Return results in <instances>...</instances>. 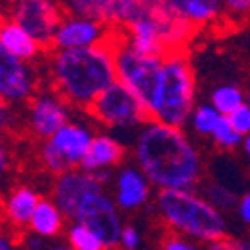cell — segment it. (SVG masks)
<instances>
[{
	"instance_id": "1",
	"label": "cell",
	"mask_w": 250,
	"mask_h": 250,
	"mask_svg": "<svg viewBox=\"0 0 250 250\" xmlns=\"http://www.w3.org/2000/svg\"><path fill=\"white\" fill-rule=\"evenodd\" d=\"M134 156L148 182L160 190H192L202 180V156L182 128L150 120L136 136Z\"/></svg>"
},
{
	"instance_id": "2",
	"label": "cell",
	"mask_w": 250,
	"mask_h": 250,
	"mask_svg": "<svg viewBox=\"0 0 250 250\" xmlns=\"http://www.w3.org/2000/svg\"><path fill=\"white\" fill-rule=\"evenodd\" d=\"M54 92L66 104L86 108L112 86L116 78L114 56L108 44L76 50H54L50 56Z\"/></svg>"
},
{
	"instance_id": "3",
	"label": "cell",
	"mask_w": 250,
	"mask_h": 250,
	"mask_svg": "<svg viewBox=\"0 0 250 250\" xmlns=\"http://www.w3.org/2000/svg\"><path fill=\"white\" fill-rule=\"evenodd\" d=\"M156 210L174 232L202 242L226 238V218L220 210L194 190H158Z\"/></svg>"
},
{
	"instance_id": "4",
	"label": "cell",
	"mask_w": 250,
	"mask_h": 250,
	"mask_svg": "<svg viewBox=\"0 0 250 250\" xmlns=\"http://www.w3.org/2000/svg\"><path fill=\"white\" fill-rule=\"evenodd\" d=\"M196 94V78L190 60L182 52L164 58L160 90L150 112V120L166 124L172 128H182L190 120Z\"/></svg>"
},
{
	"instance_id": "5",
	"label": "cell",
	"mask_w": 250,
	"mask_h": 250,
	"mask_svg": "<svg viewBox=\"0 0 250 250\" xmlns=\"http://www.w3.org/2000/svg\"><path fill=\"white\" fill-rule=\"evenodd\" d=\"M114 56L116 78L122 82L144 106V110L152 112L154 102L160 90V78H162V64L164 58H150L138 54L122 28H112L110 38L106 42Z\"/></svg>"
},
{
	"instance_id": "6",
	"label": "cell",
	"mask_w": 250,
	"mask_h": 250,
	"mask_svg": "<svg viewBox=\"0 0 250 250\" xmlns=\"http://www.w3.org/2000/svg\"><path fill=\"white\" fill-rule=\"evenodd\" d=\"M88 114L110 128H132L150 122L140 100L118 80L90 104Z\"/></svg>"
},
{
	"instance_id": "7",
	"label": "cell",
	"mask_w": 250,
	"mask_h": 250,
	"mask_svg": "<svg viewBox=\"0 0 250 250\" xmlns=\"http://www.w3.org/2000/svg\"><path fill=\"white\" fill-rule=\"evenodd\" d=\"M120 208L116 206L114 198H110L104 190L92 192L82 200L70 220L82 224L104 242L106 248H114L120 244L122 234V222H120Z\"/></svg>"
},
{
	"instance_id": "8",
	"label": "cell",
	"mask_w": 250,
	"mask_h": 250,
	"mask_svg": "<svg viewBox=\"0 0 250 250\" xmlns=\"http://www.w3.org/2000/svg\"><path fill=\"white\" fill-rule=\"evenodd\" d=\"M12 20L22 26L40 48L54 46V36L64 20L62 8L48 0H22L12 8Z\"/></svg>"
},
{
	"instance_id": "9",
	"label": "cell",
	"mask_w": 250,
	"mask_h": 250,
	"mask_svg": "<svg viewBox=\"0 0 250 250\" xmlns=\"http://www.w3.org/2000/svg\"><path fill=\"white\" fill-rule=\"evenodd\" d=\"M36 78L28 62L12 56L0 44V96L6 104H22L34 98Z\"/></svg>"
},
{
	"instance_id": "10",
	"label": "cell",
	"mask_w": 250,
	"mask_h": 250,
	"mask_svg": "<svg viewBox=\"0 0 250 250\" xmlns=\"http://www.w3.org/2000/svg\"><path fill=\"white\" fill-rule=\"evenodd\" d=\"M68 124V104L56 92L34 94L28 106V126L36 138L50 140Z\"/></svg>"
},
{
	"instance_id": "11",
	"label": "cell",
	"mask_w": 250,
	"mask_h": 250,
	"mask_svg": "<svg viewBox=\"0 0 250 250\" xmlns=\"http://www.w3.org/2000/svg\"><path fill=\"white\" fill-rule=\"evenodd\" d=\"M112 28L96 22V20L80 18V16H64L62 24L54 36L56 50H76V48H92L108 42Z\"/></svg>"
},
{
	"instance_id": "12",
	"label": "cell",
	"mask_w": 250,
	"mask_h": 250,
	"mask_svg": "<svg viewBox=\"0 0 250 250\" xmlns=\"http://www.w3.org/2000/svg\"><path fill=\"white\" fill-rule=\"evenodd\" d=\"M104 186L84 170H68L64 174L56 176L54 188H52V200L60 208L64 218H72L76 206L92 192H100Z\"/></svg>"
},
{
	"instance_id": "13",
	"label": "cell",
	"mask_w": 250,
	"mask_h": 250,
	"mask_svg": "<svg viewBox=\"0 0 250 250\" xmlns=\"http://www.w3.org/2000/svg\"><path fill=\"white\" fill-rule=\"evenodd\" d=\"M150 198V182L138 166H124L114 176V202L120 210H136Z\"/></svg>"
},
{
	"instance_id": "14",
	"label": "cell",
	"mask_w": 250,
	"mask_h": 250,
	"mask_svg": "<svg viewBox=\"0 0 250 250\" xmlns=\"http://www.w3.org/2000/svg\"><path fill=\"white\" fill-rule=\"evenodd\" d=\"M92 138H94V134L86 126H80L76 122H68L66 126H62L48 142L60 152V156L66 160L68 168L74 170L76 166H80L82 160L86 158Z\"/></svg>"
},
{
	"instance_id": "15",
	"label": "cell",
	"mask_w": 250,
	"mask_h": 250,
	"mask_svg": "<svg viewBox=\"0 0 250 250\" xmlns=\"http://www.w3.org/2000/svg\"><path fill=\"white\" fill-rule=\"evenodd\" d=\"M122 158H124V146L118 138L108 134H94L88 154L80 164V170L92 174L102 168H110V166L118 164Z\"/></svg>"
},
{
	"instance_id": "16",
	"label": "cell",
	"mask_w": 250,
	"mask_h": 250,
	"mask_svg": "<svg viewBox=\"0 0 250 250\" xmlns=\"http://www.w3.org/2000/svg\"><path fill=\"white\" fill-rule=\"evenodd\" d=\"M0 44L22 62H32L42 50L36 40L14 20H0Z\"/></svg>"
},
{
	"instance_id": "17",
	"label": "cell",
	"mask_w": 250,
	"mask_h": 250,
	"mask_svg": "<svg viewBox=\"0 0 250 250\" xmlns=\"http://www.w3.org/2000/svg\"><path fill=\"white\" fill-rule=\"evenodd\" d=\"M40 202V196L30 186H16L4 200V214L16 226L30 224V218Z\"/></svg>"
},
{
	"instance_id": "18",
	"label": "cell",
	"mask_w": 250,
	"mask_h": 250,
	"mask_svg": "<svg viewBox=\"0 0 250 250\" xmlns=\"http://www.w3.org/2000/svg\"><path fill=\"white\" fill-rule=\"evenodd\" d=\"M64 220H66L64 214L60 212V208L54 204V200L40 198L28 226H30V230L40 238H54L62 232Z\"/></svg>"
},
{
	"instance_id": "19",
	"label": "cell",
	"mask_w": 250,
	"mask_h": 250,
	"mask_svg": "<svg viewBox=\"0 0 250 250\" xmlns=\"http://www.w3.org/2000/svg\"><path fill=\"white\" fill-rule=\"evenodd\" d=\"M170 2L172 8L192 26L214 22L224 10V2H214V0H170Z\"/></svg>"
},
{
	"instance_id": "20",
	"label": "cell",
	"mask_w": 250,
	"mask_h": 250,
	"mask_svg": "<svg viewBox=\"0 0 250 250\" xmlns=\"http://www.w3.org/2000/svg\"><path fill=\"white\" fill-rule=\"evenodd\" d=\"M212 106L220 116H230L236 108H240L244 102V92L234 84H222L212 90L210 94Z\"/></svg>"
},
{
	"instance_id": "21",
	"label": "cell",
	"mask_w": 250,
	"mask_h": 250,
	"mask_svg": "<svg viewBox=\"0 0 250 250\" xmlns=\"http://www.w3.org/2000/svg\"><path fill=\"white\" fill-rule=\"evenodd\" d=\"M202 196L220 212L222 210H230V208L238 206L236 194L228 188V186H224L220 182H206L204 188H202Z\"/></svg>"
},
{
	"instance_id": "22",
	"label": "cell",
	"mask_w": 250,
	"mask_h": 250,
	"mask_svg": "<svg viewBox=\"0 0 250 250\" xmlns=\"http://www.w3.org/2000/svg\"><path fill=\"white\" fill-rule=\"evenodd\" d=\"M222 116L214 110L212 104H200V106H196L190 114V124L194 132L202 134V136H212L216 124Z\"/></svg>"
},
{
	"instance_id": "23",
	"label": "cell",
	"mask_w": 250,
	"mask_h": 250,
	"mask_svg": "<svg viewBox=\"0 0 250 250\" xmlns=\"http://www.w3.org/2000/svg\"><path fill=\"white\" fill-rule=\"evenodd\" d=\"M66 238L70 242V248H74V250H106L104 242L90 230V228L76 224V222L68 228Z\"/></svg>"
},
{
	"instance_id": "24",
	"label": "cell",
	"mask_w": 250,
	"mask_h": 250,
	"mask_svg": "<svg viewBox=\"0 0 250 250\" xmlns=\"http://www.w3.org/2000/svg\"><path fill=\"white\" fill-rule=\"evenodd\" d=\"M40 160H42V164L46 166V170L52 172V174H56V176H60V174H64V172L70 170L66 160L60 156V152L52 146L48 140H44L42 146H40Z\"/></svg>"
},
{
	"instance_id": "25",
	"label": "cell",
	"mask_w": 250,
	"mask_h": 250,
	"mask_svg": "<svg viewBox=\"0 0 250 250\" xmlns=\"http://www.w3.org/2000/svg\"><path fill=\"white\" fill-rule=\"evenodd\" d=\"M212 140L218 144L220 148H234V146H238V144H240L244 138L230 126L228 118L222 116V118L218 120V124H216L214 132H212Z\"/></svg>"
},
{
	"instance_id": "26",
	"label": "cell",
	"mask_w": 250,
	"mask_h": 250,
	"mask_svg": "<svg viewBox=\"0 0 250 250\" xmlns=\"http://www.w3.org/2000/svg\"><path fill=\"white\" fill-rule=\"evenodd\" d=\"M228 122H230V126L242 136L246 138L250 134V106L248 104H242L240 108H236L230 116H226Z\"/></svg>"
},
{
	"instance_id": "27",
	"label": "cell",
	"mask_w": 250,
	"mask_h": 250,
	"mask_svg": "<svg viewBox=\"0 0 250 250\" xmlns=\"http://www.w3.org/2000/svg\"><path fill=\"white\" fill-rule=\"evenodd\" d=\"M140 242H142V236L138 232V228L128 224L122 228V234H120V246L124 250H138L140 248Z\"/></svg>"
},
{
	"instance_id": "28",
	"label": "cell",
	"mask_w": 250,
	"mask_h": 250,
	"mask_svg": "<svg viewBox=\"0 0 250 250\" xmlns=\"http://www.w3.org/2000/svg\"><path fill=\"white\" fill-rule=\"evenodd\" d=\"M162 250H198V248L180 236H168L162 242Z\"/></svg>"
},
{
	"instance_id": "29",
	"label": "cell",
	"mask_w": 250,
	"mask_h": 250,
	"mask_svg": "<svg viewBox=\"0 0 250 250\" xmlns=\"http://www.w3.org/2000/svg\"><path fill=\"white\" fill-rule=\"evenodd\" d=\"M12 126H14V112L10 104H2L0 106V132H6Z\"/></svg>"
},
{
	"instance_id": "30",
	"label": "cell",
	"mask_w": 250,
	"mask_h": 250,
	"mask_svg": "<svg viewBox=\"0 0 250 250\" xmlns=\"http://www.w3.org/2000/svg\"><path fill=\"white\" fill-rule=\"evenodd\" d=\"M224 10L228 14H246L250 10V0H228L224 2Z\"/></svg>"
},
{
	"instance_id": "31",
	"label": "cell",
	"mask_w": 250,
	"mask_h": 250,
	"mask_svg": "<svg viewBox=\"0 0 250 250\" xmlns=\"http://www.w3.org/2000/svg\"><path fill=\"white\" fill-rule=\"evenodd\" d=\"M8 170H10V152H8L6 142L2 140V136H0V178H2Z\"/></svg>"
},
{
	"instance_id": "32",
	"label": "cell",
	"mask_w": 250,
	"mask_h": 250,
	"mask_svg": "<svg viewBox=\"0 0 250 250\" xmlns=\"http://www.w3.org/2000/svg\"><path fill=\"white\" fill-rule=\"evenodd\" d=\"M236 208H238V214H240L242 222H246L250 226V190L238 198V206Z\"/></svg>"
},
{
	"instance_id": "33",
	"label": "cell",
	"mask_w": 250,
	"mask_h": 250,
	"mask_svg": "<svg viewBox=\"0 0 250 250\" xmlns=\"http://www.w3.org/2000/svg\"><path fill=\"white\" fill-rule=\"evenodd\" d=\"M92 176L104 186V184H106L108 180H112V176H114V172L110 170V168H102V170H96V172H92Z\"/></svg>"
},
{
	"instance_id": "34",
	"label": "cell",
	"mask_w": 250,
	"mask_h": 250,
	"mask_svg": "<svg viewBox=\"0 0 250 250\" xmlns=\"http://www.w3.org/2000/svg\"><path fill=\"white\" fill-rule=\"evenodd\" d=\"M0 250H18V248L14 246V242H12L2 230H0Z\"/></svg>"
},
{
	"instance_id": "35",
	"label": "cell",
	"mask_w": 250,
	"mask_h": 250,
	"mask_svg": "<svg viewBox=\"0 0 250 250\" xmlns=\"http://www.w3.org/2000/svg\"><path fill=\"white\" fill-rule=\"evenodd\" d=\"M26 244H28V248H32V250H40V248H42V240H40V236H30V238L26 240Z\"/></svg>"
},
{
	"instance_id": "36",
	"label": "cell",
	"mask_w": 250,
	"mask_h": 250,
	"mask_svg": "<svg viewBox=\"0 0 250 250\" xmlns=\"http://www.w3.org/2000/svg\"><path fill=\"white\" fill-rule=\"evenodd\" d=\"M234 250H250V238H242L234 242Z\"/></svg>"
},
{
	"instance_id": "37",
	"label": "cell",
	"mask_w": 250,
	"mask_h": 250,
	"mask_svg": "<svg viewBox=\"0 0 250 250\" xmlns=\"http://www.w3.org/2000/svg\"><path fill=\"white\" fill-rule=\"evenodd\" d=\"M242 144H244V152H246V156H248V162H250V134L242 140Z\"/></svg>"
},
{
	"instance_id": "38",
	"label": "cell",
	"mask_w": 250,
	"mask_h": 250,
	"mask_svg": "<svg viewBox=\"0 0 250 250\" xmlns=\"http://www.w3.org/2000/svg\"><path fill=\"white\" fill-rule=\"evenodd\" d=\"M52 250H74V248H66V246H56V248H52Z\"/></svg>"
},
{
	"instance_id": "39",
	"label": "cell",
	"mask_w": 250,
	"mask_h": 250,
	"mask_svg": "<svg viewBox=\"0 0 250 250\" xmlns=\"http://www.w3.org/2000/svg\"><path fill=\"white\" fill-rule=\"evenodd\" d=\"M2 104H6V102H4V98H2V96H0V106H2Z\"/></svg>"
},
{
	"instance_id": "40",
	"label": "cell",
	"mask_w": 250,
	"mask_h": 250,
	"mask_svg": "<svg viewBox=\"0 0 250 250\" xmlns=\"http://www.w3.org/2000/svg\"><path fill=\"white\" fill-rule=\"evenodd\" d=\"M246 104H248V106H250V90H248V102H246Z\"/></svg>"
}]
</instances>
